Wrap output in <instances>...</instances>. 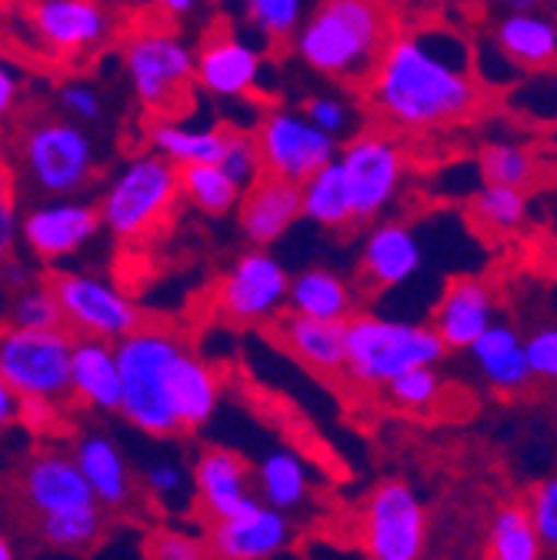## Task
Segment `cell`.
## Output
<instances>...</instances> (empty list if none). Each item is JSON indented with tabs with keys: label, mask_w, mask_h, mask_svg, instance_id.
<instances>
[{
	"label": "cell",
	"mask_w": 557,
	"mask_h": 560,
	"mask_svg": "<svg viewBox=\"0 0 557 560\" xmlns=\"http://www.w3.org/2000/svg\"><path fill=\"white\" fill-rule=\"evenodd\" d=\"M251 480H254V494L260 504L281 511V514H298L311 504L314 494V477L307 460L291 451V447H274L267 451L254 467H251Z\"/></svg>",
	"instance_id": "obj_28"
},
{
	"label": "cell",
	"mask_w": 557,
	"mask_h": 560,
	"mask_svg": "<svg viewBox=\"0 0 557 560\" xmlns=\"http://www.w3.org/2000/svg\"><path fill=\"white\" fill-rule=\"evenodd\" d=\"M21 244V200L18 180L11 174H0V260L11 257Z\"/></svg>",
	"instance_id": "obj_47"
},
{
	"label": "cell",
	"mask_w": 557,
	"mask_h": 560,
	"mask_svg": "<svg viewBox=\"0 0 557 560\" xmlns=\"http://www.w3.org/2000/svg\"><path fill=\"white\" fill-rule=\"evenodd\" d=\"M487 560H547L521 504H501L487 527Z\"/></svg>",
	"instance_id": "obj_33"
},
{
	"label": "cell",
	"mask_w": 557,
	"mask_h": 560,
	"mask_svg": "<svg viewBox=\"0 0 557 560\" xmlns=\"http://www.w3.org/2000/svg\"><path fill=\"white\" fill-rule=\"evenodd\" d=\"M467 354H471L480 381L504 397H518L534 384V377L524 364L521 330L508 320H495L467 347Z\"/></svg>",
	"instance_id": "obj_27"
},
{
	"label": "cell",
	"mask_w": 557,
	"mask_h": 560,
	"mask_svg": "<svg viewBox=\"0 0 557 560\" xmlns=\"http://www.w3.org/2000/svg\"><path fill=\"white\" fill-rule=\"evenodd\" d=\"M101 234L97 207L81 197H44L21 214V241L47 264L67 260Z\"/></svg>",
	"instance_id": "obj_15"
},
{
	"label": "cell",
	"mask_w": 557,
	"mask_h": 560,
	"mask_svg": "<svg viewBox=\"0 0 557 560\" xmlns=\"http://www.w3.org/2000/svg\"><path fill=\"white\" fill-rule=\"evenodd\" d=\"M14 498L31 524L97 508L71 454L60 447L34 451L21 464V470L14 474Z\"/></svg>",
	"instance_id": "obj_14"
},
{
	"label": "cell",
	"mask_w": 557,
	"mask_h": 560,
	"mask_svg": "<svg viewBox=\"0 0 557 560\" xmlns=\"http://www.w3.org/2000/svg\"><path fill=\"white\" fill-rule=\"evenodd\" d=\"M177 187L181 197L207 218H228L231 210H237L241 200V187L218 164H197L177 171Z\"/></svg>",
	"instance_id": "obj_34"
},
{
	"label": "cell",
	"mask_w": 557,
	"mask_h": 560,
	"mask_svg": "<svg viewBox=\"0 0 557 560\" xmlns=\"http://www.w3.org/2000/svg\"><path fill=\"white\" fill-rule=\"evenodd\" d=\"M504 14H537L544 0H498Z\"/></svg>",
	"instance_id": "obj_52"
},
{
	"label": "cell",
	"mask_w": 557,
	"mask_h": 560,
	"mask_svg": "<svg viewBox=\"0 0 557 560\" xmlns=\"http://www.w3.org/2000/svg\"><path fill=\"white\" fill-rule=\"evenodd\" d=\"M137 487L161 508V511H194V487H190V467L177 457H151L141 467Z\"/></svg>",
	"instance_id": "obj_37"
},
{
	"label": "cell",
	"mask_w": 557,
	"mask_h": 560,
	"mask_svg": "<svg viewBox=\"0 0 557 560\" xmlns=\"http://www.w3.org/2000/svg\"><path fill=\"white\" fill-rule=\"evenodd\" d=\"M260 174L304 184L311 174L327 167L337 158V140L311 127L301 110L270 107L251 130Z\"/></svg>",
	"instance_id": "obj_13"
},
{
	"label": "cell",
	"mask_w": 557,
	"mask_h": 560,
	"mask_svg": "<svg viewBox=\"0 0 557 560\" xmlns=\"http://www.w3.org/2000/svg\"><path fill=\"white\" fill-rule=\"evenodd\" d=\"M301 221V184L260 174L237 200V224L244 237L267 250Z\"/></svg>",
	"instance_id": "obj_24"
},
{
	"label": "cell",
	"mask_w": 557,
	"mask_h": 560,
	"mask_svg": "<svg viewBox=\"0 0 557 560\" xmlns=\"http://www.w3.org/2000/svg\"><path fill=\"white\" fill-rule=\"evenodd\" d=\"M31 31L60 60L97 54L114 37V21L101 0H34Z\"/></svg>",
	"instance_id": "obj_17"
},
{
	"label": "cell",
	"mask_w": 557,
	"mask_h": 560,
	"mask_svg": "<svg viewBox=\"0 0 557 560\" xmlns=\"http://www.w3.org/2000/svg\"><path fill=\"white\" fill-rule=\"evenodd\" d=\"M148 560H214L204 534L184 530V527H154L148 534Z\"/></svg>",
	"instance_id": "obj_42"
},
{
	"label": "cell",
	"mask_w": 557,
	"mask_h": 560,
	"mask_svg": "<svg viewBox=\"0 0 557 560\" xmlns=\"http://www.w3.org/2000/svg\"><path fill=\"white\" fill-rule=\"evenodd\" d=\"M384 390H387L391 407L407 410V413H428L444 397V377L438 368H421V371H410V374L391 381Z\"/></svg>",
	"instance_id": "obj_40"
},
{
	"label": "cell",
	"mask_w": 557,
	"mask_h": 560,
	"mask_svg": "<svg viewBox=\"0 0 557 560\" xmlns=\"http://www.w3.org/2000/svg\"><path fill=\"white\" fill-rule=\"evenodd\" d=\"M498 54L527 74H547L557 57V27L544 14H504L495 27Z\"/></svg>",
	"instance_id": "obj_30"
},
{
	"label": "cell",
	"mask_w": 557,
	"mask_h": 560,
	"mask_svg": "<svg viewBox=\"0 0 557 560\" xmlns=\"http://www.w3.org/2000/svg\"><path fill=\"white\" fill-rule=\"evenodd\" d=\"M394 31V11L384 0H321L291 44L314 74L364 88Z\"/></svg>",
	"instance_id": "obj_2"
},
{
	"label": "cell",
	"mask_w": 557,
	"mask_h": 560,
	"mask_svg": "<svg viewBox=\"0 0 557 560\" xmlns=\"http://www.w3.org/2000/svg\"><path fill=\"white\" fill-rule=\"evenodd\" d=\"M294 521L260 501L231 521L207 524L204 530V540L211 547L214 560H274L294 544Z\"/></svg>",
	"instance_id": "obj_21"
},
{
	"label": "cell",
	"mask_w": 557,
	"mask_h": 560,
	"mask_svg": "<svg viewBox=\"0 0 557 560\" xmlns=\"http://www.w3.org/2000/svg\"><path fill=\"white\" fill-rule=\"evenodd\" d=\"M0 560H21V557H18V544H14V537H11V534H4V530H0Z\"/></svg>",
	"instance_id": "obj_53"
},
{
	"label": "cell",
	"mask_w": 557,
	"mask_h": 560,
	"mask_svg": "<svg viewBox=\"0 0 557 560\" xmlns=\"http://www.w3.org/2000/svg\"><path fill=\"white\" fill-rule=\"evenodd\" d=\"M537 540L550 553L557 547V477H544L527 490V501L521 504Z\"/></svg>",
	"instance_id": "obj_44"
},
{
	"label": "cell",
	"mask_w": 557,
	"mask_h": 560,
	"mask_svg": "<svg viewBox=\"0 0 557 560\" xmlns=\"http://www.w3.org/2000/svg\"><path fill=\"white\" fill-rule=\"evenodd\" d=\"M425 267V244L407 221H378L371 224L361 244V284L371 294L404 288Z\"/></svg>",
	"instance_id": "obj_22"
},
{
	"label": "cell",
	"mask_w": 557,
	"mask_h": 560,
	"mask_svg": "<svg viewBox=\"0 0 557 560\" xmlns=\"http://www.w3.org/2000/svg\"><path fill=\"white\" fill-rule=\"evenodd\" d=\"M291 273L270 250L247 247L224 270L214 291L218 314L234 327H264L285 314Z\"/></svg>",
	"instance_id": "obj_12"
},
{
	"label": "cell",
	"mask_w": 557,
	"mask_h": 560,
	"mask_svg": "<svg viewBox=\"0 0 557 560\" xmlns=\"http://www.w3.org/2000/svg\"><path fill=\"white\" fill-rule=\"evenodd\" d=\"M260 50L228 27L211 31L194 50V84L211 97L241 101L257 91Z\"/></svg>",
	"instance_id": "obj_19"
},
{
	"label": "cell",
	"mask_w": 557,
	"mask_h": 560,
	"mask_svg": "<svg viewBox=\"0 0 557 560\" xmlns=\"http://www.w3.org/2000/svg\"><path fill=\"white\" fill-rule=\"evenodd\" d=\"M247 21L270 40L288 44L307 18V0H241Z\"/></svg>",
	"instance_id": "obj_38"
},
{
	"label": "cell",
	"mask_w": 557,
	"mask_h": 560,
	"mask_svg": "<svg viewBox=\"0 0 557 560\" xmlns=\"http://www.w3.org/2000/svg\"><path fill=\"white\" fill-rule=\"evenodd\" d=\"M444 354H448L444 343L428 324L394 320L374 311H358L344 324L340 374L364 390H384L391 381L410 371L438 368Z\"/></svg>",
	"instance_id": "obj_3"
},
{
	"label": "cell",
	"mask_w": 557,
	"mask_h": 560,
	"mask_svg": "<svg viewBox=\"0 0 557 560\" xmlns=\"http://www.w3.org/2000/svg\"><path fill=\"white\" fill-rule=\"evenodd\" d=\"M8 164H11V144H8V133L0 130V174H8Z\"/></svg>",
	"instance_id": "obj_54"
},
{
	"label": "cell",
	"mask_w": 557,
	"mask_h": 560,
	"mask_svg": "<svg viewBox=\"0 0 557 560\" xmlns=\"http://www.w3.org/2000/svg\"><path fill=\"white\" fill-rule=\"evenodd\" d=\"M8 327L18 330H63L60 307L54 301V291L47 284H27L18 291L8 311Z\"/></svg>",
	"instance_id": "obj_41"
},
{
	"label": "cell",
	"mask_w": 557,
	"mask_h": 560,
	"mask_svg": "<svg viewBox=\"0 0 557 560\" xmlns=\"http://www.w3.org/2000/svg\"><path fill=\"white\" fill-rule=\"evenodd\" d=\"M194 511L207 524L231 521L257 504L251 460L231 447H204L190 464Z\"/></svg>",
	"instance_id": "obj_16"
},
{
	"label": "cell",
	"mask_w": 557,
	"mask_h": 560,
	"mask_svg": "<svg viewBox=\"0 0 557 560\" xmlns=\"http://www.w3.org/2000/svg\"><path fill=\"white\" fill-rule=\"evenodd\" d=\"M428 324L444 350H467L498 320V294L484 277H454L444 288Z\"/></svg>",
	"instance_id": "obj_23"
},
{
	"label": "cell",
	"mask_w": 557,
	"mask_h": 560,
	"mask_svg": "<svg viewBox=\"0 0 557 560\" xmlns=\"http://www.w3.org/2000/svg\"><path fill=\"white\" fill-rule=\"evenodd\" d=\"M221 374L211 361H204L190 343H184L164 371V404L181 434L200 431L221 407Z\"/></svg>",
	"instance_id": "obj_20"
},
{
	"label": "cell",
	"mask_w": 557,
	"mask_h": 560,
	"mask_svg": "<svg viewBox=\"0 0 557 560\" xmlns=\"http://www.w3.org/2000/svg\"><path fill=\"white\" fill-rule=\"evenodd\" d=\"M521 350H524V364L534 384L557 381V327L554 324H537L531 334H521Z\"/></svg>",
	"instance_id": "obj_46"
},
{
	"label": "cell",
	"mask_w": 557,
	"mask_h": 560,
	"mask_svg": "<svg viewBox=\"0 0 557 560\" xmlns=\"http://www.w3.org/2000/svg\"><path fill=\"white\" fill-rule=\"evenodd\" d=\"M531 214V197L524 190L484 184L471 200V218L480 231L491 234H514L527 224Z\"/></svg>",
	"instance_id": "obj_36"
},
{
	"label": "cell",
	"mask_w": 557,
	"mask_h": 560,
	"mask_svg": "<svg viewBox=\"0 0 557 560\" xmlns=\"http://www.w3.org/2000/svg\"><path fill=\"white\" fill-rule=\"evenodd\" d=\"M18 420H21V397L0 381V438H4L8 431H14Z\"/></svg>",
	"instance_id": "obj_50"
},
{
	"label": "cell",
	"mask_w": 557,
	"mask_h": 560,
	"mask_svg": "<svg viewBox=\"0 0 557 560\" xmlns=\"http://www.w3.org/2000/svg\"><path fill=\"white\" fill-rule=\"evenodd\" d=\"M301 218L324 228V231H351L355 214H351V194H347L344 174L337 161L321 167L301 184Z\"/></svg>",
	"instance_id": "obj_32"
},
{
	"label": "cell",
	"mask_w": 557,
	"mask_h": 560,
	"mask_svg": "<svg viewBox=\"0 0 557 560\" xmlns=\"http://www.w3.org/2000/svg\"><path fill=\"white\" fill-rule=\"evenodd\" d=\"M71 460L81 470L94 504L111 517V514H127L141 494L137 487V474L124 454V447L104 434V431H84L71 444Z\"/></svg>",
	"instance_id": "obj_18"
},
{
	"label": "cell",
	"mask_w": 557,
	"mask_h": 560,
	"mask_svg": "<svg viewBox=\"0 0 557 560\" xmlns=\"http://www.w3.org/2000/svg\"><path fill=\"white\" fill-rule=\"evenodd\" d=\"M57 110L63 114V120L91 127L104 120V97L88 81H63L57 88Z\"/></svg>",
	"instance_id": "obj_45"
},
{
	"label": "cell",
	"mask_w": 557,
	"mask_h": 560,
	"mask_svg": "<svg viewBox=\"0 0 557 560\" xmlns=\"http://www.w3.org/2000/svg\"><path fill=\"white\" fill-rule=\"evenodd\" d=\"M384 4L394 11L397 4H404V8H410V4H434V0H384Z\"/></svg>",
	"instance_id": "obj_55"
},
{
	"label": "cell",
	"mask_w": 557,
	"mask_h": 560,
	"mask_svg": "<svg viewBox=\"0 0 557 560\" xmlns=\"http://www.w3.org/2000/svg\"><path fill=\"white\" fill-rule=\"evenodd\" d=\"M120 50L137 104L151 120H177L197 88L190 44L164 24H144L124 37Z\"/></svg>",
	"instance_id": "obj_6"
},
{
	"label": "cell",
	"mask_w": 557,
	"mask_h": 560,
	"mask_svg": "<svg viewBox=\"0 0 557 560\" xmlns=\"http://www.w3.org/2000/svg\"><path fill=\"white\" fill-rule=\"evenodd\" d=\"M277 343L317 374H340L344 368V324H324L298 314H281L274 324Z\"/></svg>",
	"instance_id": "obj_29"
},
{
	"label": "cell",
	"mask_w": 557,
	"mask_h": 560,
	"mask_svg": "<svg viewBox=\"0 0 557 560\" xmlns=\"http://www.w3.org/2000/svg\"><path fill=\"white\" fill-rule=\"evenodd\" d=\"M285 311L324 324H347L361 311V291L330 267H304L291 277Z\"/></svg>",
	"instance_id": "obj_26"
},
{
	"label": "cell",
	"mask_w": 557,
	"mask_h": 560,
	"mask_svg": "<svg viewBox=\"0 0 557 560\" xmlns=\"http://www.w3.org/2000/svg\"><path fill=\"white\" fill-rule=\"evenodd\" d=\"M301 117L311 127H317L321 133H327L330 140L355 137L361 130V110L340 94H311V97H304Z\"/></svg>",
	"instance_id": "obj_39"
},
{
	"label": "cell",
	"mask_w": 557,
	"mask_h": 560,
	"mask_svg": "<svg viewBox=\"0 0 557 560\" xmlns=\"http://www.w3.org/2000/svg\"><path fill=\"white\" fill-rule=\"evenodd\" d=\"M358 544L368 560H425L428 508L404 477L371 487L358 514Z\"/></svg>",
	"instance_id": "obj_9"
},
{
	"label": "cell",
	"mask_w": 557,
	"mask_h": 560,
	"mask_svg": "<svg viewBox=\"0 0 557 560\" xmlns=\"http://www.w3.org/2000/svg\"><path fill=\"white\" fill-rule=\"evenodd\" d=\"M218 167L241 187V194L260 177V161H257V148H254V137L247 130L237 127H224V151Z\"/></svg>",
	"instance_id": "obj_43"
},
{
	"label": "cell",
	"mask_w": 557,
	"mask_h": 560,
	"mask_svg": "<svg viewBox=\"0 0 557 560\" xmlns=\"http://www.w3.org/2000/svg\"><path fill=\"white\" fill-rule=\"evenodd\" d=\"M181 200L177 171L154 151L134 154L104 184L97 207L101 231L120 244H141L158 234Z\"/></svg>",
	"instance_id": "obj_4"
},
{
	"label": "cell",
	"mask_w": 557,
	"mask_h": 560,
	"mask_svg": "<svg viewBox=\"0 0 557 560\" xmlns=\"http://www.w3.org/2000/svg\"><path fill=\"white\" fill-rule=\"evenodd\" d=\"M187 340L164 324H144L114 343L117 374H120V404L117 413L134 431L167 441L177 438V428L164 404V371L171 358Z\"/></svg>",
	"instance_id": "obj_5"
},
{
	"label": "cell",
	"mask_w": 557,
	"mask_h": 560,
	"mask_svg": "<svg viewBox=\"0 0 557 560\" xmlns=\"http://www.w3.org/2000/svg\"><path fill=\"white\" fill-rule=\"evenodd\" d=\"M364 94L394 137L461 127L491 104V91L474 70L471 40L448 24L397 27Z\"/></svg>",
	"instance_id": "obj_1"
},
{
	"label": "cell",
	"mask_w": 557,
	"mask_h": 560,
	"mask_svg": "<svg viewBox=\"0 0 557 560\" xmlns=\"http://www.w3.org/2000/svg\"><path fill=\"white\" fill-rule=\"evenodd\" d=\"M71 343L67 330H18L0 327V381L21 400H67V371H71Z\"/></svg>",
	"instance_id": "obj_11"
},
{
	"label": "cell",
	"mask_w": 557,
	"mask_h": 560,
	"mask_svg": "<svg viewBox=\"0 0 557 560\" xmlns=\"http://www.w3.org/2000/svg\"><path fill=\"white\" fill-rule=\"evenodd\" d=\"M60 407L47 404V400H21V420L18 424L31 428V431H47L50 424H57Z\"/></svg>",
	"instance_id": "obj_49"
},
{
	"label": "cell",
	"mask_w": 557,
	"mask_h": 560,
	"mask_svg": "<svg viewBox=\"0 0 557 560\" xmlns=\"http://www.w3.org/2000/svg\"><path fill=\"white\" fill-rule=\"evenodd\" d=\"M18 164L40 197H78L94 184L101 154L88 127L63 117H34L18 140Z\"/></svg>",
	"instance_id": "obj_7"
},
{
	"label": "cell",
	"mask_w": 557,
	"mask_h": 560,
	"mask_svg": "<svg viewBox=\"0 0 557 560\" xmlns=\"http://www.w3.org/2000/svg\"><path fill=\"white\" fill-rule=\"evenodd\" d=\"M200 4H204V0H154V8H158L164 18H171V21L190 18Z\"/></svg>",
	"instance_id": "obj_51"
},
{
	"label": "cell",
	"mask_w": 557,
	"mask_h": 560,
	"mask_svg": "<svg viewBox=\"0 0 557 560\" xmlns=\"http://www.w3.org/2000/svg\"><path fill=\"white\" fill-rule=\"evenodd\" d=\"M337 167L351 194L355 228L378 224L397 200L407 177V151L391 130L361 127L355 137L337 144Z\"/></svg>",
	"instance_id": "obj_8"
},
{
	"label": "cell",
	"mask_w": 557,
	"mask_h": 560,
	"mask_svg": "<svg viewBox=\"0 0 557 560\" xmlns=\"http://www.w3.org/2000/svg\"><path fill=\"white\" fill-rule=\"evenodd\" d=\"M67 400L94 413H117L120 404V374L114 343L74 337L71 371H67Z\"/></svg>",
	"instance_id": "obj_25"
},
{
	"label": "cell",
	"mask_w": 557,
	"mask_h": 560,
	"mask_svg": "<svg viewBox=\"0 0 557 560\" xmlns=\"http://www.w3.org/2000/svg\"><path fill=\"white\" fill-rule=\"evenodd\" d=\"M151 151L164 158L174 171L218 164L224 151V127H190L184 120H151L148 124Z\"/></svg>",
	"instance_id": "obj_31"
},
{
	"label": "cell",
	"mask_w": 557,
	"mask_h": 560,
	"mask_svg": "<svg viewBox=\"0 0 557 560\" xmlns=\"http://www.w3.org/2000/svg\"><path fill=\"white\" fill-rule=\"evenodd\" d=\"M54 301L60 307L63 330L71 337L117 343L127 334L141 330L144 311L137 307L114 280L91 273V270H60L50 277Z\"/></svg>",
	"instance_id": "obj_10"
},
{
	"label": "cell",
	"mask_w": 557,
	"mask_h": 560,
	"mask_svg": "<svg viewBox=\"0 0 557 560\" xmlns=\"http://www.w3.org/2000/svg\"><path fill=\"white\" fill-rule=\"evenodd\" d=\"M480 174L484 184H498L511 190H531L541 177V158L518 144V140H491L480 151Z\"/></svg>",
	"instance_id": "obj_35"
},
{
	"label": "cell",
	"mask_w": 557,
	"mask_h": 560,
	"mask_svg": "<svg viewBox=\"0 0 557 560\" xmlns=\"http://www.w3.org/2000/svg\"><path fill=\"white\" fill-rule=\"evenodd\" d=\"M24 94V74L21 67L8 57H0V124L11 120Z\"/></svg>",
	"instance_id": "obj_48"
}]
</instances>
